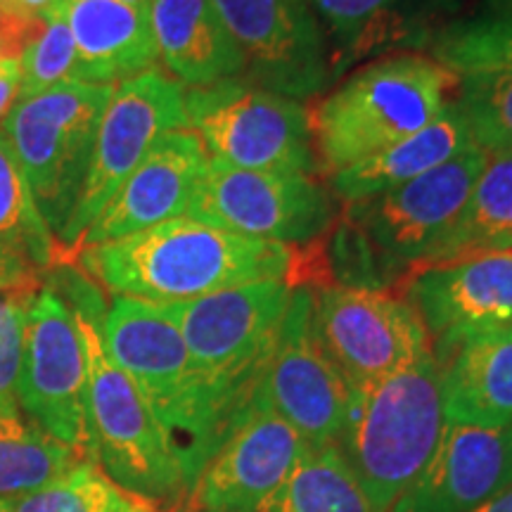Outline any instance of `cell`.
<instances>
[{"instance_id":"obj_17","label":"cell","mask_w":512,"mask_h":512,"mask_svg":"<svg viewBox=\"0 0 512 512\" xmlns=\"http://www.w3.org/2000/svg\"><path fill=\"white\" fill-rule=\"evenodd\" d=\"M209 162L207 147L192 128L162 133L91 228L83 233L76 256L86 247L105 245L164 221L188 216Z\"/></svg>"},{"instance_id":"obj_20","label":"cell","mask_w":512,"mask_h":512,"mask_svg":"<svg viewBox=\"0 0 512 512\" xmlns=\"http://www.w3.org/2000/svg\"><path fill=\"white\" fill-rule=\"evenodd\" d=\"M446 425H512V323L432 344Z\"/></svg>"},{"instance_id":"obj_15","label":"cell","mask_w":512,"mask_h":512,"mask_svg":"<svg viewBox=\"0 0 512 512\" xmlns=\"http://www.w3.org/2000/svg\"><path fill=\"white\" fill-rule=\"evenodd\" d=\"M309 444L254 392L247 411L204 463L190 512H264Z\"/></svg>"},{"instance_id":"obj_14","label":"cell","mask_w":512,"mask_h":512,"mask_svg":"<svg viewBox=\"0 0 512 512\" xmlns=\"http://www.w3.org/2000/svg\"><path fill=\"white\" fill-rule=\"evenodd\" d=\"M256 396L311 448L342 444L354 396L320 347L313 330V292L306 287H294Z\"/></svg>"},{"instance_id":"obj_38","label":"cell","mask_w":512,"mask_h":512,"mask_svg":"<svg viewBox=\"0 0 512 512\" xmlns=\"http://www.w3.org/2000/svg\"><path fill=\"white\" fill-rule=\"evenodd\" d=\"M472 512H512V484L505 486L503 491H498L494 498H489Z\"/></svg>"},{"instance_id":"obj_29","label":"cell","mask_w":512,"mask_h":512,"mask_svg":"<svg viewBox=\"0 0 512 512\" xmlns=\"http://www.w3.org/2000/svg\"><path fill=\"white\" fill-rule=\"evenodd\" d=\"M53 238L15 150L0 133V245L27 256L38 271H46L55 259Z\"/></svg>"},{"instance_id":"obj_32","label":"cell","mask_w":512,"mask_h":512,"mask_svg":"<svg viewBox=\"0 0 512 512\" xmlns=\"http://www.w3.org/2000/svg\"><path fill=\"white\" fill-rule=\"evenodd\" d=\"M79 81V55L72 31L60 12L46 22V29L19 60V98L17 102L31 100L36 95L53 91L64 83Z\"/></svg>"},{"instance_id":"obj_35","label":"cell","mask_w":512,"mask_h":512,"mask_svg":"<svg viewBox=\"0 0 512 512\" xmlns=\"http://www.w3.org/2000/svg\"><path fill=\"white\" fill-rule=\"evenodd\" d=\"M41 271L27 256L0 245V292H36Z\"/></svg>"},{"instance_id":"obj_22","label":"cell","mask_w":512,"mask_h":512,"mask_svg":"<svg viewBox=\"0 0 512 512\" xmlns=\"http://www.w3.org/2000/svg\"><path fill=\"white\" fill-rule=\"evenodd\" d=\"M159 64L183 88H207L247 74V57L211 0H152Z\"/></svg>"},{"instance_id":"obj_9","label":"cell","mask_w":512,"mask_h":512,"mask_svg":"<svg viewBox=\"0 0 512 512\" xmlns=\"http://www.w3.org/2000/svg\"><path fill=\"white\" fill-rule=\"evenodd\" d=\"M188 126L209 157L235 169L313 174L309 110L290 95L230 79L207 88H185Z\"/></svg>"},{"instance_id":"obj_19","label":"cell","mask_w":512,"mask_h":512,"mask_svg":"<svg viewBox=\"0 0 512 512\" xmlns=\"http://www.w3.org/2000/svg\"><path fill=\"white\" fill-rule=\"evenodd\" d=\"M512 484V425H446L430 463L389 512H472Z\"/></svg>"},{"instance_id":"obj_16","label":"cell","mask_w":512,"mask_h":512,"mask_svg":"<svg viewBox=\"0 0 512 512\" xmlns=\"http://www.w3.org/2000/svg\"><path fill=\"white\" fill-rule=\"evenodd\" d=\"M254 83L299 100L328 86L330 60L309 0H211Z\"/></svg>"},{"instance_id":"obj_41","label":"cell","mask_w":512,"mask_h":512,"mask_svg":"<svg viewBox=\"0 0 512 512\" xmlns=\"http://www.w3.org/2000/svg\"><path fill=\"white\" fill-rule=\"evenodd\" d=\"M0 512H3V510H0Z\"/></svg>"},{"instance_id":"obj_21","label":"cell","mask_w":512,"mask_h":512,"mask_svg":"<svg viewBox=\"0 0 512 512\" xmlns=\"http://www.w3.org/2000/svg\"><path fill=\"white\" fill-rule=\"evenodd\" d=\"M57 12L72 31L79 55V81L119 86L157 69L150 5L119 0H62Z\"/></svg>"},{"instance_id":"obj_28","label":"cell","mask_w":512,"mask_h":512,"mask_svg":"<svg viewBox=\"0 0 512 512\" xmlns=\"http://www.w3.org/2000/svg\"><path fill=\"white\" fill-rule=\"evenodd\" d=\"M335 76L387 38L401 0H309Z\"/></svg>"},{"instance_id":"obj_25","label":"cell","mask_w":512,"mask_h":512,"mask_svg":"<svg viewBox=\"0 0 512 512\" xmlns=\"http://www.w3.org/2000/svg\"><path fill=\"white\" fill-rule=\"evenodd\" d=\"M93 460L38 427L19 406L0 408V498L24 496Z\"/></svg>"},{"instance_id":"obj_3","label":"cell","mask_w":512,"mask_h":512,"mask_svg":"<svg viewBox=\"0 0 512 512\" xmlns=\"http://www.w3.org/2000/svg\"><path fill=\"white\" fill-rule=\"evenodd\" d=\"M105 354L131 377L174 441L190 486L223 439L214 401L181 330L157 304L114 297L100 323Z\"/></svg>"},{"instance_id":"obj_27","label":"cell","mask_w":512,"mask_h":512,"mask_svg":"<svg viewBox=\"0 0 512 512\" xmlns=\"http://www.w3.org/2000/svg\"><path fill=\"white\" fill-rule=\"evenodd\" d=\"M434 60L458 76L512 69V0H494L434 41Z\"/></svg>"},{"instance_id":"obj_40","label":"cell","mask_w":512,"mask_h":512,"mask_svg":"<svg viewBox=\"0 0 512 512\" xmlns=\"http://www.w3.org/2000/svg\"><path fill=\"white\" fill-rule=\"evenodd\" d=\"M119 3H126V5H150L152 0H119Z\"/></svg>"},{"instance_id":"obj_1","label":"cell","mask_w":512,"mask_h":512,"mask_svg":"<svg viewBox=\"0 0 512 512\" xmlns=\"http://www.w3.org/2000/svg\"><path fill=\"white\" fill-rule=\"evenodd\" d=\"M93 280L114 297L178 304L233 287L287 280L294 249L181 216L79 252ZM294 285V283H292Z\"/></svg>"},{"instance_id":"obj_18","label":"cell","mask_w":512,"mask_h":512,"mask_svg":"<svg viewBox=\"0 0 512 512\" xmlns=\"http://www.w3.org/2000/svg\"><path fill=\"white\" fill-rule=\"evenodd\" d=\"M406 302L430 344L512 323V252L484 254L408 275Z\"/></svg>"},{"instance_id":"obj_33","label":"cell","mask_w":512,"mask_h":512,"mask_svg":"<svg viewBox=\"0 0 512 512\" xmlns=\"http://www.w3.org/2000/svg\"><path fill=\"white\" fill-rule=\"evenodd\" d=\"M36 292H0V408L19 406L27 309Z\"/></svg>"},{"instance_id":"obj_30","label":"cell","mask_w":512,"mask_h":512,"mask_svg":"<svg viewBox=\"0 0 512 512\" xmlns=\"http://www.w3.org/2000/svg\"><path fill=\"white\" fill-rule=\"evenodd\" d=\"M126 496L95 460H83L67 475L24 496L0 498L3 512H124L131 508Z\"/></svg>"},{"instance_id":"obj_7","label":"cell","mask_w":512,"mask_h":512,"mask_svg":"<svg viewBox=\"0 0 512 512\" xmlns=\"http://www.w3.org/2000/svg\"><path fill=\"white\" fill-rule=\"evenodd\" d=\"M114 88L86 81L64 83L17 102L5 119L3 136L15 150L36 207L55 238L74 214L95 133Z\"/></svg>"},{"instance_id":"obj_11","label":"cell","mask_w":512,"mask_h":512,"mask_svg":"<svg viewBox=\"0 0 512 512\" xmlns=\"http://www.w3.org/2000/svg\"><path fill=\"white\" fill-rule=\"evenodd\" d=\"M335 214V195L313 174L245 171L216 159L188 211L209 226L287 247L320 238Z\"/></svg>"},{"instance_id":"obj_13","label":"cell","mask_w":512,"mask_h":512,"mask_svg":"<svg viewBox=\"0 0 512 512\" xmlns=\"http://www.w3.org/2000/svg\"><path fill=\"white\" fill-rule=\"evenodd\" d=\"M313 330L325 356L358 396L430 344L406 299L366 287H323L313 294Z\"/></svg>"},{"instance_id":"obj_23","label":"cell","mask_w":512,"mask_h":512,"mask_svg":"<svg viewBox=\"0 0 512 512\" xmlns=\"http://www.w3.org/2000/svg\"><path fill=\"white\" fill-rule=\"evenodd\" d=\"M470 147H475L470 128L453 100L437 119L420 128L418 133L330 176V190L337 200L349 204L370 200L382 192L411 183L413 178L463 155Z\"/></svg>"},{"instance_id":"obj_24","label":"cell","mask_w":512,"mask_h":512,"mask_svg":"<svg viewBox=\"0 0 512 512\" xmlns=\"http://www.w3.org/2000/svg\"><path fill=\"white\" fill-rule=\"evenodd\" d=\"M508 252H512V155H486L482 174L456 223L420 268Z\"/></svg>"},{"instance_id":"obj_2","label":"cell","mask_w":512,"mask_h":512,"mask_svg":"<svg viewBox=\"0 0 512 512\" xmlns=\"http://www.w3.org/2000/svg\"><path fill=\"white\" fill-rule=\"evenodd\" d=\"M458 76L434 57H380L344 79L309 110L316 171L330 178L387 150L446 110Z\"/></svg>"},{"instance_id":"obj_26","label":"cell","mask_w":512,"mask_h":512,"mask_svg":"<svg viewBox=\"0 0 512 512\" xmlns=\"http://www.w3.org/2000/svg\"><path fill=\"white\" fill-rule=\"evenodd\" d=\"M264 512H380L344 460L339 446L306 448L283 489Z\"/></svg>"},{"instance_id":"obj_8","label":"cell","mask_w":512,"mask_h":512,"mask_svg":"<svg viewBox=\"0 0 512 512\" xmlns=\"http://www.w3.org/2000/svg\"><path fill=\"white\" fill-rule=\"evenodd\" d=\"M484 164L486 152L475 145L411 183L349 204L347 226L356 228L375 290H382V278L387 283L401 273L411 275L430 259L463 211Z\"/></svg>"},{"instance_id":"obj_10","label":"cell","mask_w":512,"mask_h":512,"mask_svg":"<svg viewBox=\"0 0 512 512\" xmlns=\"http://www.w3.org/2000/svg\"><path fill=\"white\" fill-rule=\"evenodd\" d=\"M174 128H190L185 88L162 69H150L114 88L95 133L93 157L74 214L57 238L69 254H76L83 233L143 162L152 143Z\"/></svg>"},{"instance_id":"obj_4","label":"cell","mask_w":512,"mask_h":512,"mask_svg":"<svg viewBox=\"0 0 512 512\" xmlns=\"http://www.w3.org/2000/svg\"><path fill=\"white\" fill-rule=\"evenodd\" d=\"M446 430L432 344L354 396L342 451L375 510L389 512L437 451Z\"/></svg>"},{"instance_id":"obj_6","label":"cell","mask_w":512,"mask_h":512,"mask_svg":"<svg viewBox=\"0 0 512 512\" xmlns=\"http://www.w3.org/2000/svg\"><path fill=\"white\" fill-rule=\"evenodd\" d=\"M292 292L294 285L287 280H264L192 302L157 304L181 330L192 363L219 413L223 437L254 399Z\"/></svg>"},{"instance_id":"obj_36","label":"cell","mask_w":512,"mask_h":512,"mask_svg":"<svg viewBox=\"0 0 512 512\" xmlns=\"http://www.w3.org/2000/svg\"><path fill=\"white\" fill-rule=\"evenodd\" d=\"M19 98V62H0V121L8 119Z\"/></svg>"},{"instance_id":"obj_5","label":"cell","mask_w":512,"mask_h":512,"mask_svg":"<svg viewBox=\"0 0 512 512\" xmlns=\"http://www.w3.org/2000/svg\"><path fill=\"white\" fill-rule=\"evenodd\" d=\"M88 363V430L98 467L114 484L152 512H190L192 486L174 441L119 366L105 354L100 325L81 316Z\"/></svg>"},{"instance_id":"obj_39","label":"cell","mask_w":512,"mask_h":512,"mask_svg":"<svg viewBox=\"0 0 512 512\" xmlns=\"http://www.w3.org/2000/svg\"><path fill=\"white\" fill-rule=\"evenodd\" d=\"M124 512H152V510L145 508V505H140V503H133L131 508H126Z\"/></svg>"},{"instance_id":"obj_37","label":"cell","mask_w":512,"mask_h":512,"mask_svg":"<svg viewBox=\"0 0 512 512\" xmlns=\"http://www.w3.org/2000/svg\"><path fill=\"white\" fill-rule=\"evenodd\" d=\"M0 3H10L19 10L29 12V15L50 19L57 12V8H60L62 0H0Z\"/></svg>"},{"instance_id":"obj_12","label":"cell","mask_w":512,"mask_h":512,"mask_svg":"<svg viewBox=\"0 0 512 512\" xmlns=\"http://www.w3.org/2000/svg\"><path fill=\"white\" fill-rule=\"evenodd\" d=\"M86 394L88 363L79 320L53 287L38 290L27 309L19 406L50 437L93 458Z\"/></svg>"},{"instance_id":"obj_34","label":"cell","mask_w":512,"mask_h":512,"mask_svg":"<svg viewBox=\"0 0 512 512\" xmlns=\"http://www.w3.org/2000/svg\"><path fill=\"white\" fill-rule=\"evenodd\" d=\"M46 22L48 19L29 15L15 5L0 3V62L22 60L24 50L46 29Z\"/></svg>"},{"instance_id":"obj_31","label":"cell","mask_w":512,"mask_h":512,"mask_svg":"<svg viewBox=\"0 0 512 512\" xmlns=\"http://www.w3.org/2000/svg\"><path fill=\"white\" fill-rule=\"evenodd\" d=\"M458 110L486 155H512V69L460 76Z\"/></svg>"}]
</instances>
